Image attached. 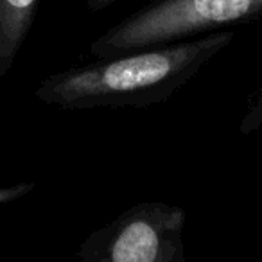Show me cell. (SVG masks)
Masks as SVG:
<instances>
[{"mask_svg":"<svg viewBox=\"0 0 262 262\" xmlns=\"http://www.w3.org/2000/svg\"><path fill=\"white\" fill-rule=\"evenodd\" d=\"M235 38L232 29L97 59L49 76L36 97L61 110L149 108L178 94Z\"/></svg>","mask_w":262,"mask_h":262,"instance_id":"obj_1","label":"cell"},{"mask_svg":"<svg viewBox=\"0 0 262 262\" xmlns=\"http://www.w3.org/2000/svg\"><path fill=\"white\" fill-rule=\"evenodd\" d=\"M262 20V0H151L90 45L95 59L129 54Z\"/></svg>","mask_w":262,"mask_h":262,"instance_id":"obj_2","label":"cell"},{"mask_svg":"<svg viewBox=\"0 0 262 262\" xmlns=\"http://www.w3.org/2000/svg\"><path fill=\"white\" fill-rule=\"evenodd\" d=\"M185 223L180 205L135 203L92 232L76 255L83 262H185Z\"/></svg>","mask_w":262,"mask_h":262,"instance_id":"obj_3","label":"cell"},{"mask_svg":"<svg viewBox=\"0 0 262 262\" xmlns=\"http://www.w3.org/2000/svg\"><path fill=\"white\" fill-rule=\"evenodd\" d=\"M40 0H0V77L11 70L33 27Z\"/></svg>","mask_w":262,"mask_h":262,"instance_id":"obj_4","label":"cell"},{"mask_svg":"<svg viewBox=\"0 0 262 262\" xmlns=\"http://www.w3.org/2000/svg\"><path fill=\"white\" fill-rule=\"evenodd\" d=\"M262 127V81L255 94L248 99L246 112H244L243 119L239 124V133L241 135H251L255 131Z\"/></svg>","mask_w":262,"mask_h":262,"instance_id":"obj_5","label":"cell"},{"mask_svg":"<svg viewBox=\"0 0 262 262\" xmlns=\"http://www.w3.org/2000/svg\"><path fill=\"white\" fill-rule=\"evenodd\" d=\"M33 189H34L33 183H20V185H13V187H0V205L18 200V198L29 194Z\"/></svg>","mask_w":262,"mask_h":262,"instance_id":"obj_6","label":"cell"},{"mask_svg":"<svg viewBox=\"0 0 262 262\" xmlns=\"http://www.w3.org/2000/svg\"><path fill=\"white\" fill-rule=\"evenodd\" d=\"M117 2H120V0H86V8L92 13H99L102 9H108L112 6H115Z\"/></svg>","mask_w":262,"mask_h":262,"instance_id":"obj_7","label":"cell"}]
</instances>
